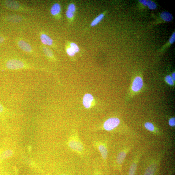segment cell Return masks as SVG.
Here are the masks:
<instances>
[{"instance_id":"cell-8","label":"cell","mask_w":175,"mask_h":175,"mask_svg":"<svg viewBox=\"0 0 175 175\" xmlns=\"http://www.w3.org/2000/svg\"><path fill=\"white\" fill-rule=\"evenodd\" d=\"M141 155L140 151L135 156L130 166L128 175H136L138 164Z\"/></svg>"},{"instance_id":"cell-3","label":"cell","mask_w":175,"mask_h":175,"mask_svg":"<svg viewBox=\"0 0 175 175\" xmlns=\"http://www.w3.org/2000/svg\"><path fill=\"white\" fill-rule=\"evenodd\" d=\"M161 155L151 161L145 169L143 175H156L159 169Z\"/></svg>"},{"instance_id":"cell-27","label":"cell","mask_w":175,"mask_h":175,"mask_svg":"<svg viewBox=\"0 0 175 175\" xmlns=\"http://www.w3.org/2000/svg\"><path fill=\"white\" fill-rule=\"evenodd\" d=\"M169 124L171 127H174L175 125V119L174 117L171 118L169 120Z\"/></svg>"},{"instance_id":"cell-17","label":"cell","mask_w":175,"mask_h":175,"mask_svg":"<svg viewBox=\"0 0 175 175\" xmlns=\"http://www.w3.org/2000/svg\"><path fill=\"white\" fill-rule=\"evenodd\" d=\"M161 17L163 20L167 22L170 21L173 19L172 14L167 12H162L161 14Z\"/></svg>"},{"instance_id":"cell-31","label":"cell","mask_w":175,"mask_h":175,"mask_svg":"<svg viewBox=\"0 0 175 175\" xmlns=\"http://www.w3.org/2000/svg\"><path fill=\"white\" fill-rule=\"evenodd\" d=\"M4 40V37L2 36H0V43H3Z\"/></svg>"},{"instance_id":"cell-34","label":"cell","mask_w":175,"mask_h":175,"mask_svg":"<svg viewBox=\"0 0 175 175\" xmlns=\"http://www.w3.org/2000/svg\"><path fill=\"white\" fill-rule=\"evenodd\" d=\"M173 172L171 171L170 173H169L167 175H172Z\"/></svg>"},{"instance_id":"cell-26","label":"cell","mask_w":175,"mask_h":175,"mask_svg":"<svg viewBox=\"0 0 175 175\" xmlns=\"http://www.w3.org/2000/svg\"><path fill=\"white\" fill-rule=\"evenodd\" d=\"M66 15L69 19H72L74 17V13L67 10L66 12Z\"/></svg>"},{"instance_id":"cell-28","label":"cell","mask_w":175,"mask_h":175,"mask_svg":"<svg viewBox=\"0 0 175 175\" xmlns=\"http://www.w3.org/2000/svg\"><path fill=\"white\" fill-rule=\"evenodd\" d=\"M175 41V33L174 32L170 38H169V42L171 44L173 43Z\"/></svg>"},{"instance_id":"cell-22","label":"cell","mask_w":175,"mask_h":175,"mask_svg":"<svg viewBox=\"0 0 175 175\" xmlns=\"http://www.w3.org/2000/svg\"><path fill=\"white\" fill-rule=\"evenodd\" d=\"M165 80L168 84L170 85H173L174 80L171 76L167 75L166 77Z\"/></svg>"},{"instance_id":"cell-1","label":"cell","mask_w":175,"mask_h":175,"mask_svg":"<svg viewBox=\"0 0 175 175\" xmlns=\"http://www.w3.org/2000/svg\"><path fill=\"white\" fill-rule=\"evenodd\" d=\"M0 68L3 70H20L22 69H37L41 70L43 69L35 66L27 62L25 60L18 58L8 59L2 63Z\"/></svg>"},{"instance_id":"cell-25","label":"cell","mask_w":175,"mask_h":175,"mask_svg":"<svg viewBox=\"0 0 175 175\" xmlns=\"http://www.w3.org/2000/svg\"><path fill=\"white\" fill-rule=\"evenodd\" d=\"M66 51L68 55L71 57L74 56L76 54V52L71 47L68 48Z\"/></svg>"},{"instance_id":"cell-19","label":"cell","mask_w":175,"mask_h":175,"mask_svg":"<svg viewBox=\"0 0 175 175\" xmlns=\"http://www.w3.org/2000/svg\"><path fill=\"white\" fill-rule=\"evenodd\" d=\"M105 15L103 13H102L98 16L92 22L91 25V26L94 27L96 26L99 24L102 20Z\"/></svg>"},{"instance_id":"cell-33","label":"cell","mask_w":175,"mask_h":175,"mask_svg":"<svg viewBox=\"0 0 175 175\" xmlns=\"http://www.w3.org/2000/svg\"><path fill=\"white\" fill-rule=\"evenodd\" d=\"M0 175H7L3 172H0Z\"/></svg>"},{"instance_id":"cell-2","label":"cell","mask_w":175,"mask_h":175,"mask_svg":"<svg viewBox=\"0 0 175 175\" xmlns=\"http://www.w3.org/2000/svg\"><path fill=\"white\" fill-rule=\"evenodd\" d=\"M68 145L70 149L74 152L81 154L84 151V146L77 135L74 134L70 136Z\"/></svg>"},{"instance_id":"cell-14","label":"cell","mask_w":175,"mask_h":175,"mask_svg":"<svg viewBox=\"0 0 175 175\" xmlns=\"http://www.w3.org/2000/svg\"><path fill=\"white\" fill-rule=\"evenodd\" d=\"M61 5L58 3H54L51 8L50 13L51 15L54 17H57L61 13Z\"/></svg>"},{"instance_id":"cell-9","label":"cell","mask_w":175,"mask_h":175,"mask_svg":"<svg viewBox=\"0 0 175 175\" xmlns=\"http://www.w3.org/2000/svg\"><path fill=\"white\" fill-rule=\"evenodd\" d=\"M96 145L103 160L106 161L107 159L108 155V151L106 145L105 143H101V142L97 143Z\"/></svg>"},{"instance_id":"cell-4","label":"cell","mask_w":175,"mask_h":175,"mask_svg":"<svg viewBox=\"0 0 175 175\" xmlns=\"http://www.w3.org/2000/svg\"><path fill=\"white\" fill-rule=\"evenodd\" d=\"M4 6L9 9L15 11L28 12L30 10L23 6L19 2L15 1H5L3 2Z\"/></svg>"},{"instance_id":"cell-24","label":"cell","mask_w":175,"mask_h":175,"mask_svg":"<svg viewBox=\"0 0 175 175\" xmlns=\"http://www.w3.org/2000/svg\"><path fill=\"white\" fill-rule=\"evenodd\" d=\"M76 6L73 3L70 4L68 7V10L69 11L74 13L76 11Z\"/></svg>"},{"instance_id":"cell-21","label":"cell","mask_w":175,"mask_h":175,"mask_svg":"<svg viewBox=\"0 0 175 175\" xmlns=\"http://www.w3.org/2000/svg\"><path fill=\"white\" fill-rule=\"evenodd\" d=\"M148 6V8L151 10L155 9L157 7V5L156 4L151 1H147V5Z\"/></svg>"},{"instance_id":"cell-5","label":"cell","mask_w":175,"mask_h":175,"mask_svg":"<svg viewBox=\"0 0 175 175\" xmlns=\"http://www.w3.org/2000/svg\"><path fill=\"white\" fill-rule=\"evenodd\" d=\"M120 123V119L117 117H112L107 119L104 123L103 128L106 131H111L117 127Z\"/></svg>"},{"instance_id":"cell-30","label":"cell","mask_w":175,"mask_h":175,"mask_svg":"<svg viewBox=\"0 0 175 175\" xmlns=\"http://www.w3.org/2000/svg\"><path fill=\"white\" fill-rule=\"evenodd\" d=\"M139 1L140 3L144 5V6H147V1H146V0H140Z\"/></svg>"},{"instance_id":"cell-32","label":"cell","mask_w":175,"mask_h":175,"mask_svg":"<svg viewBox=\"0 0 175 175\" xmlns=\"http://www.w3.org/2000/svg\"><path fill=\"white\" fill-rule=\"evenodd\" d=\"M175 73H172V77L174 81L175 80Z\"/></svg>"},{"instance_id":"cell-11","label":"cell","mask_w":175,"mask_h":175,"mask_svg":"<svg viewBox=\"0 0 175 175\" xmlns=\"http://www.w3.org/2000/svg\"><path fill=\"white\" fill-rule=\"evenodd\" d=\"M40 37L41 41L44 46H51L53 45V41L52 38L44 33H41Z\"/></svg>"},{"instance_id":"cell-12","label":"cell","mask_w":175,"mask_h":175,"mask_svg":"<svg viewBox=\"0 0 175 175\" xmlns=\"http://www.w3.org/2000/svg\"><path fill=\"white\" fill-rule=\"evenodd\" d=\"M12 112L9 109L5 107L0 102V117L2 121H5L11 114Z\"/></svg>"},{"instance_id":"cell-7","label":"cell","mask_w":175,"mask_h":175,"mask_svg":"<svg viewBox=\"0 0 175 175\" xmlns=\"http://www.w3.org/2000/svg\"><path fill=\"white\" fill-rule=\"evenodd\" d=\"M130 150V147H127L121 151H120L117 155L116 160V166L119 169H121L124 161L128 153Z\"/></svg>"},{"instance_id":"cell-15","label":"cell","mask_w":175,"mask_h":175,"mask_svg":"<svg viewBox=\"0 0 175 175\" xmlns=\"http://www.w3.org/2000/svg\"><path fill=\"white\" fill-rule=\"evenodd\" d=\"M93 100V97L91 94H85L83 99V104L84 107L86 108H89L91 106L92 102Z\"/></svg>"},{"instance_id":"cell-10","label":"cell","mask_w":175,"mask_h":175,"mask_svg":"<svg viewBox=\"0 0 175 175\" xmlns=\"http://www.w3.org/2000/svg\"><path fill=\"white\" fill-rule=\"evenodd\" d=\"M143 79L140 76H137L134 79L132 86V90L134 92L139 91L143 88Z\"/></svg>"},{"instance_id":"cell-29","label":"cell","mask_w":175,"mask_h":175,"mask_svg":"<svg viewBox=\"0 0 175 175\" xmlns=\"http://www.w3.org/2000/svg\"><path fill=\"white\" fill-rule=\"evenodd\" d=\"M93 175H103L102 173L99 170L96 169L94 171Z\"/></svg>"},{"instance_id":"cell-23","label":"cell","mask_w":175,"mask_h":175,"mask_svg":"<svg viewBox=\"0 0 175 175\" xmlns=\"http://www.w3.org/2000/svg\"><path fill=\"white\" fill-rule=\"evenodd\" d=\"M70 47L76 53L80 51V49L78 46L74 43H72L70 44Z\"/></svg>"},{"instance_id":"cell-6","label":"cell","mask_w":175,"mask_h":175,"mask_svg":"<svg viewBox=\"0 0 175 175\" xmlns=\"http://www.w3.org/2000/svg\"><path fill=\"white\" fill-rule=\"evenodd\" d=\"M16 43L18 46L22 50L29 54L34 53L33 49L30 44L25 40L20 38H18L16 40Z\"/></svg>"},{"instance_id":"cell-20","label":"cell","mask_w":175,"mask_h":175,"mask_svg":"<svg viewBox=\"0 0 175 175\" xmlns=\"http://www.w3.org/2000/svg\"><path fill=\"white\" fill-rule=\"evenodd\" d=\"M144 127L146 129L151 132L155 133L158 132V131L156 130L155 125L151 123L147 122L144 124Z\"/></svg>"},{"instance_id":"cell-16","label":"cell","mask_w":175,"mask_h":175,"mask_svg":"<svg viewBox=\"0 0 175 175\" xmlns=\"http://www.w3.org/2000/svg\"><path fill=\"white\" fill-rule=\"evenodd\" d=\"M41 48L43 53L47 58L51 60L54 59L53 53L50 48L44 45H43Z\"/></svg>"},{"instance_id":"cell-13","label":"cell","mask_w":175,"mask_h":175,"mask_svg":"<svg viewBox=\"0 0 175 175\" xmlns=\"http://www.w3.org/2000/svg\"><path fill=\"white\" fill-rule=\"evenodd\" d=\"M13 154L12 150L7 149L0 151V163L11 157Z\"/></svg>"},{"instance_id":"cell-18","label":"cell","mask_w":175,"mask_h":175,"mask_svg":"<svg viewBox=\"0 0 175 175\" xmlns=\"http://www.w3.org/2000/svg\"><path fill=\"white\" fill-rule=\"evenodd\" d=\"M7 20L11 22L19 23L23 20V18L20 16L14 15L9 16Z\"/></svg>"}]
</instances>
